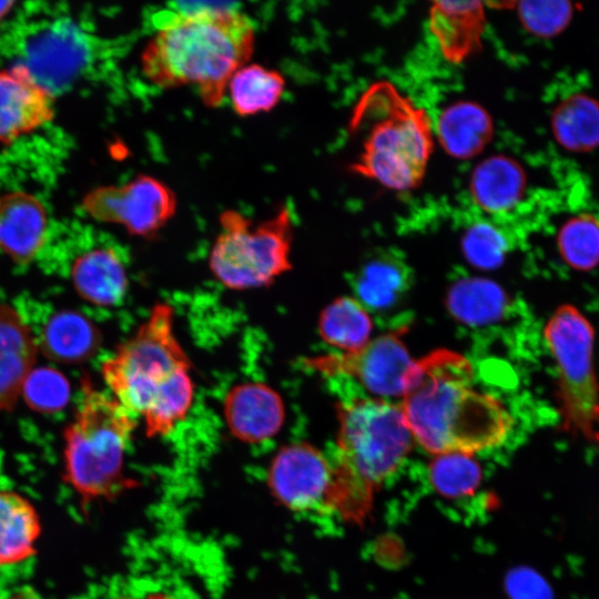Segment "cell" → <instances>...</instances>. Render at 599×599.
<instances>
[{"label":"cell","instance_id":"cell-1","mask_svg":"<svg viewBox=\"0 0 599 599\" xmlns=\"http://www.w3.org/2000/svg\"><path fill=\"white\" fill-rule=\"evenodd\" d=\"M158 13L156 33L142 51L143 75L162 89L193 87L219 106L233 74L252 57L253 21L229 1H176Z\"/></svg>","mask_w":599,"mask_h":599},{"label":"cell","instance_id":"cell-2","mask_svg":"<svg viewBox=\"0 0 599 599\" xmlns=\"http://www.w3.org/2000/svg\"><path fill=\"white\" fill-rule=\"evenodd\" d=\"M461 355L437 349L414 361L400 407L414 439L427 451L473 454L504 441L512 418L495 397L473 387Z\"/></svg>","mask_w":599,"mask_h":599},{"label":"cell","instance_id":"cell-3","mask_svg":"<svg viewBox=\"0 0 599 599\" xmlns=\"http://www.w3.org/2000/svg\"><path fill=\"white\" fill-rule=\"evenodd\" d=\"M190 361L174 334L173 308L156 304L132 337L101 367L111 395L142 416L150 437L169 434L192 406Z\"/></svg>","mask_w":599,"mask_h":599},{"label":"cell","instance_id":"cell-4","mask_svg":"<svg viewBox=\"0 0 599 599\" xmlns=\"http://www.w3.org/2000/svg\"><path fill=\"white\" fill-rule=\"evenodd\" d=\"M348 132L359 141L351 170L393 191L417 187L434 150L426 109L386 80L372 83L357 99Z\"/></svg>","mask_w":599,"mask_h":599},{"label":"cell","instance_id":"cell-5","mask_svg":"<svg viewBox=\"0 0 599 599\" xmlns=\"http://www.w3.org/2000/svg\"><path fill=\"white\" fill-rule=\"evenodd\" d=\"M136 417L111 394L83 382L81 405L63 433L64 483L91 502L115 496L126 486L123 460Z\"/></svg>","mask_w":599,"mask_h":599},{"label":"cell","instance_id":"cell-6","mask_svg":"<svg viewBox=\"0 0 599 599\" xmlns=\"http://www.w3.org/2000/svg\"><path fill=\"white\" fill-rule=\"evenodd\" d=\"M220 226L209 266L224 286L236 291L263 287L291 270L293 221L286 206L257 224L227 210L220 215Z\"/></svg>","mask_w":599,"mask_h":599},{"label":"cell","instance_id":"cell-7","mask_svg":"<svg viewBox=\"0 0 599 599\" xmlns=\"http://www.w3.org/2000/svg\"><path fill=\"white\" fill-rule=\"evenodd\" d=\"M544 338L557 370V398L566 430L599 440V379L595 327L575 305L562 304L549 317Z\"/></svg>","mask_w":599,"mask_h":599},{"label":"cell","instance_id":"cell-8","mask_svg":"<svg viewBox=\"0 0 599 599\" xmlns=\"http://www.w3.org/2000/svg\"><path fill=\"white\" fill-rule=\"evenodd\" d=\"M336 465L373 490L399 467L413 434L400 405L356 398L338 405Z\"/></svg>","mask_w":599,"mask_h":599},{"label":"cell","instance_id":"cell-9","mask_svg":"<svg viewBox=\"0 0 599 599\" xmlns=\"http://www.w3.org/2000/svg\"><path fill=\"white\" fill-rule=\"evenodd\" d=\"M273 495L294 511L336 514L339 486L335 463L306 443L284 446L267 474Z\"/></svg>","mask_w":599,"mask_h":599},{"label":"cell","instance_id":"cell-10","mask_svg":"<svg viewBox=\"0 0 599 599\" xmlns=\"http://www.w3.org/2000/svg\"><path fill=\"white\" fill-rule=\"evenodd\" d=\"M94 220L123 226L130 234L151 236L175 214V193L161 180L140 174L120 184L100 186L83 199Z\"/></svg>","mask_w":599,"mask_h":599},{"label":"cell","instance_id":"cell-11","mask_svg":"<svg viewBox=\"0 0 599 599\" xmlns=\"http://www.w3.org/2000/svg\"><path fill=\"white\" fill-rule=\"evenodd\" d=\"M399 336L388 333L354 352L313 357L306 365L326 376L354 377L377 396L402 397L404 378L414 359Z\"/></svg>","mask_w":599,"mask_h":599},{"label":"cell","instance_id":"cell-12","mask_svg":"<svg viewBox=\"0 0 599 599\" xmlns=\"http://www.w3.org/2000/svg\"><path fill=\"white\" fill-rule=\"evenodd\" d=\"M53 115L52 91L27 65L0 69V145L39 130Z\"/></svg>","mask_w":599,"mask_h":599},{"label":"cell","instance_id":"cell-13","mask_svg":"<svg viewBox=\"0 0 599 599\" xmlns=\"http://www.w3.org/2000/svg\"><path fill=\"white\" fill-rule=\"evenodd\" d=\"M223 415L236 438L254 444L270 439L281 430L285 407L281 395L268 385L246 382L226 394Z\"/></svg>","mask_w":599,"mask_h":599},{"label":"cell","instance_id":"cell-14","mask_svg":"<svg viewBox=\"0 0 599 599\" xmlns=\"http://www.w3.org/2000/svg\"><path fill=\"white\" fill-rule=\"evenodd\" d=\"M48 213L43 203L24 191L0 195V250L19 264L31 262L48 238Z\"/></svg>","mask_w":599,"mask_h":599},{"label":"cell","instance_id":"cell-15","mask_svg":"<svg viewBox=\"0 0 599 599\" xmlns=\"http://www.w3.org/2000/svg\"><path fill=\"white\" fill-rule=\"evenodd\" d=\"M486 26L480 1H435L428 11L429 32L444 59L453 64L479 50Z\"/></svg>","mask_w":599,"mask_h":599},{"label":"cell","instance_id":"cell-16","mask_svg":"<svg viewBox=\"0 0 599 599\" xmlns=\"http://www.w3.org/2000/svg\"><path fill=\"white\" fill-rule=\"evenodd\" d=\"M35 358L37 344L30 328L16 309L0 304V412L14 407Z\"/></svg>","mask_w":599,"mask_h":599},{"label":"cell","instance_id":"cell-17","mask_svg":"<svg viewBox=\"0 0 599 599\" xmlns=\"http://www.w3.org/2000/svg\"><path fill=\"white\" fill-rule=\"evenodd\" d=\"M434 134L454 159L477 156L491 141L494 122L488 111L473 101H458L439 113Z\"/></svg>","mask_w":599,"mask_h":599},{"label":"cell","instance_id":"cell-18","mask_svg":"<svg viewBox=\"0 0 599 599\" xmlns=\"http://www.w3.org/2000/svg\"><path fill=\"white\" fill-rule=\"evenodd\" d=\"M77 293L99 306H114L122 302L128 288L125 266L111 247H95L79 256L71 270Z\"/></svg>","mask_w":599,"mask_h":599},{"label":"cell","instance_id":"cell-19","mask_svg":"<svg viewBox=\"0 0 599 599\" xmlns=\"http://www.w3.org/2000/svg\"><path fill=\"white\" fill-rule=\"evenodd\" d=\"M526 176L517 161L493 155L480 161L471 172L469 190L476 205L489 214L514 210L524 196Z\"/></svg>","mask_w":599,"mask_h":599},{"label":"cell","instance_id":"cell-20","mask_svg":"<svg viewBox=\"0 0 599 599\" xmlns=\"http://www.w3.org/2000/svg\"><path fill=\"white\" fill-rule=\"evenodd\" d=\"M41 532L34 505L16 490L0 489V567L19 565L34 556Z\"/></svg>","mask_w":599,"mask_h":599},{"label":"cell","instance_id":"cell-21","mask_svg":"<svg viewBox=\"0 0 599 599\" xmlns=\"http://www.w3.org/2000/svg\"><path fill=\"white\" fill-rule=\"evenodd\" d=\"M97 326L72 309L55 312L45 323L41 337L42 354L57 363L79 364L91 358L100 348Z\"/></svg>","mask_w":599,"mask_h":599},{"label":"cell","instance_id":"cell-22","mask_svg":"<svg viewBox=\"0 0 599 599\" xmlns=\"http://www.w3.org/2000/svg\"><path fill=\"white\" fill-rule=\"evenodd\" d=\"M284 90L285 79L278 71L252 63L233 74L226 93L233 111L240 116H250L275 108Z\"/></svg>","mask_w":599,"mask_h":599},{"label":"cell","instance_id":"cell-23","mask_svg":"<svg viewBox=\"0 0 599 599\" xmlns=\"http://www.w3.org/2000/svg\"><path fill=\"white\" fill-rule=\"evenodd\" d=\"M453 316L471 326L497 322L506 312L507 298L495 283L483 278H463L455 283L447 297Z\"/></svg>","mask_w":599,"mask_h":599},{"label":"cell","instance_id":"cell-24","mask_svg":"<svg viewBox=\"0 0 599 599\" xmlns=\"http://www.w3.org/2000/svg\"><path fill=\"white\" fill-rule=\"evenodd\" d=\"M318 329L328 345L348 353L368 343L372 321L358 301L345 296L324 308Z\"/></svg>","mask_w":599,"mask_h":599},{"label":"cell","instance_id":"cell-25","mask_svg":"<svg viewBox=\"0 0 599 599\" xmlns=\"http://www.w3.org/2000/svg\"><path fill=\"white\" fill-rule=\"evenodd\" d=\"M552 131L558 142L571 151L599 144V104L585 95L571 97L555 110Z\"/></svg>","mask_w":599,"mask_h":599},{"label":"cell","instance_id":"cell-26","mask_svg":"<svg viewBox=\"0 0 599 599\" xmlns=\"http://www.w3.org/2000/svg\"><path fill=\"white\" fill-rule=\"evenodd\" d=\"M408 270L399 261L377 257L365 264L355 277V292L367 306H390L408 287Z\"/></svg>","mask_w":599,"mask_h":599},{"label":"cell","instance_id":"cell-27","mask_svg":"<svg viewBox=\"0 0 599 599\" xmlns=\"http://www.w3.org/2000/svg\"><path fill=\"white\" fill-rule=\"evenodd\" d=\"M480 480V466L471 454H438L429 465V481L445 498L468 497L476 491Z\"/></svg>","mask_w":599,"mask_h":599},{"label":"cell","instance_id":"cell-28","mask_svg":"<svg viewBox=\"0 0 599 599\" xmlns=\"http://www.w3.org/2000/svg\"><path fill=\"white\" fill-rule=\"evenodd\" d=\"M564 262L577 271H590L599 265V221L580 214L565 222L557 236Z\"/></svg>","mask_w":599,"mask_h":599},{"label":"cell","instance_id":"cell-29","mask_svg":"<svg viewBox=\"0 0 599 599\" xmlns=\"http://www.w3.org/2000/svg\"><path fill=\"white\" fill-rule=\"evenodd\" d=\"M21 395L31 409L53 413L68 404L70 384L65 376L54 368H33L22 385Z\"/></svg>","mask_w":599,"mask_h":599},{"label":"cell","instance_id":"cell-30","mask_svg":"<svg viewBox=\"0 0 599 599\" xmlns=\"http://www.w3.org/2000/svg\"><path fill=\"white\" fill-rule=\"evenodd\" d=\"M461 245L467 260L481 268L501 264L509 248L505 233L488 221L473 223L466 230Z\"/></svg>","mask_w":599,"mask_h":599},{"label":"cell","instance_id":"cell-31","mask_svg":"<svg viewBox=\"0 0 599 599\" xmlns=\"http://www.w3.org/2000/svg\"><path fill=\"white\" fill-rule=\"evenodd\" d=\"M517 12L522 26L530 33L551 37L567 26L571 8L566 1H521Z\"/></svg>","mask_w":599,"mask_h":599},{"label":"cell","instance_id":"cell-32","mask_svg":"<svg viewBox=\"0 0 599 599\" xmlns=\"http://www.w3.org/2000/svg\"><path fill=\"white\" fill-rule=\"evenodd\" d=\"M507 587L515 599H542L544 596L540 580L526 570L514 571Z\"/></svg>","mask_w":599,"mask_h":599},{"label":"cell","instance_id":"cell-33","mask_svg":"<svg viewBox=\"0 0 599 599\" xmlns=\"http://www.w3.org/2000/svg\"><path fill=\"white\" fill-rule=\"evenodd\" d=\"M0 599H43L42 596L29 585H21L1 593Z\"/></svg>","mask_w":599,"mask_h":599},{"label":"cell","instance_id":"cell-34","mask_svg":"<svg viewBox=\"0 0 599 599\" xmlns=\"http://www.w3.org/2000/svg\"><path fill=\"white\" fill-rule=\"evenodd\" d=\"M14 4L13 1H0V21L9 14Z\"/></svg>","mask_w":599,"mask_h":599},{"label":"cell","instance_id":"cell-35","mask_svg":"<svg viewBox=\"0 0 599 599\" xmlns=\"http://www.w3.org/2000/svg\"><path fill=\"white\" fill-rule=\"evenodd\" d=\"M146 599H172L165 595H152L150 597H148Z\"/></svg>","mask_w":599,"mask_h":599}]
</instances>
